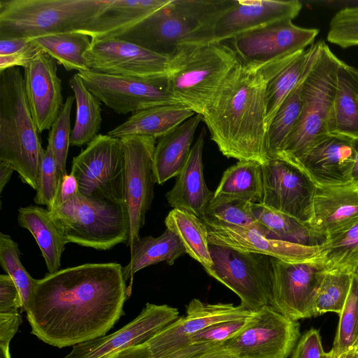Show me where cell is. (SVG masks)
Instances as JSON below:
<instances>
[{
    "label": "cell",
    "mask_w": 358,
    "mask_h": 358,
    "mask_svg": "<svg viewBox=\"0 0 358 358\" xmlns=\"http://www.w3.org/2000/svg\"><path fill=\"white\" fill-rule=\"evenodd\" d=\"M129 295L122 266L87 263L36 280L25 310L31 333L59 348L106 335Z\"/></svg>",
    "instance_id": "6da1fadb"
},
{
    "label": "cell",
    "mask_w": 358,
    "mask_h": 358,
    "mask_svg": "<svg viewBox=\"0 0 358 358\" xmlns=\"http://www.w3.org/2000/svg\"><path fill=\"white\" fill-rule=\"evenodd\" d=\"M303 52L260 68L239 62L227 75L201 115L211 139L223 155L260 164L268 160L266 85Z\"/></svg>",
    "instance_id": "7a4b0ae2"
},
{
    "label": "cell",
    "mask_w": 358,
    "mask_h": 358,
    "mask_svg": "<svg viewBox=\"0 0 358 358\" xmlns=\"http://www.w3.org/2000/svg\"><path fill=\"white\" fill-rule=\"evenodd\" d=\"M18 67L0 71V160L10 164L21 180L36 189L45 154Z\"/></svg>",
    "instance_id": "3957f363"
},
{
    "label": "cell",
    "mask_w": 358,
    "mask_h": 358,
    "mask_svg": "<svg viewBox=\"0 0 358 358\" xmlns=\"http://www.w3.org/2000/svg\"><path fill=\"white\" fill-rule=\"evenodd\" d=\"M227 2L171 0L115 38L172 57L185 45L204 43L211 23Z\"/></svg>",
    "instance_id": "277c9868"
},
{
    "label": "cell",
    "mask_w": 358,
    "mask_h": 358,
    "mask_svg": "<svg viewBox=\"0 0 358 358\" xmlns=\"http://www.w3.org/2000/svg\"><path fill=\"white\" fill-rule=\"evenodd\" d=\"M238 62L232 48L222 42L185 45L171 57L169 90L179 104L202 115Z\"/></svg>",
    "instance_id": "5b68a950"
},
{
    "label": "cell",
    "mask_w": 358,
    "mask_h": 358,
    "mask_svg": "<svg viewBox=\"0 0 358 358\" xmlns=\"http://www.w3.org/2000/svg\"><path fill=\"white\" fill-rule=\"evenodd\" d=\"M315 45L303 81L301 115L275 157L294 162L329 134L327 125L341 60L324 41Z\"/></svg>",
    "instance_id": "8992f818"
},
{
    "label": "cell",
    "mask_w": 358,
    "mask_h": 358,
    "mask_svg": "<svg viewBox=\"0 0 358 358\" xmlns=\"http://www.w3.org/2000/svg\"><path fill=\"white\" fill-rule=\"evenodd\" d=\"M108 0H0V39L80 31Z\"/></svg>",
    "instance_id": "52a82bcc"
},
{
    "label": "cell",
    "mask_w": 358,
    "mask_h": 358,
    "mask_svg": "<svg viewBox=\"0 0 358 358\" xmlns=\"http://www.w3.org/2000/svg\"><path fill=\"white\" fill-rule=\"evenodd\" d=\"M48 210L67 243L106 250L128 241L129 217L125 203L90 199L79 192Z\"/></svg>",
    "instance_id": "ba28073f"
},
{
    "label": "cell",
    "mask_w": 358,
    "mask_h": 358,
    "mask_svg": "<svg viewBox=\"0 0 358 358\" xmlns=\"http://www.w3.org/2000/svg\"><path fill=\"white\" fill-rule=\"evenodd\" d=\"M70 173L84 196L125 203V157L120 138L97 135L73 159Z\"/></svg>",
    "instance_id": "9c48e42d"
},
{
    "label": "cell",
    "mask_w": 358,
    "mask_h": 358,
    "mask_svg": "<svg viewBox=\"0 0 358 358\" xmlns=\"http://www.w3.org/2000/svg\"><path fill=\"white\" fill-rule=\"evenodd\" d=\"M213 265L205 269L240 299L244 308L255 311L271 305L272 257L210 244Z\"/></svg>",
    "instance_id": "30bf717a"
},
{
    "label": "cell",
    "mask_w": 358,
    "mask_h": 358,
    "mask_svg": "<svg viewBox=\"0 0 358 358\" xmlns=\"http://www.w3.org/2000/svg\"><path fill=\"white\" fill-rule=\"evenodd\" d=\"M299 336V322L268 305L252 311L223 346L234 358H287Z\"/></svg>",
    "instance_id": "8fae6325"
},
{
    "label": "cell",
    "mask_w": 358,
    "mask_h": 358,
    "mask_svg": "<svg viewBox=\"0 0 358 358\" xmlns=\"http://www.w3.org/2000/svg\"><path fill=\"white\" fill-rule=\"evenodd\" d=\"M87 89L106 106L119 114L135 113L148 108L179 104L169 87L167 76L136 78L80 71Z\"/></svg>",
    "instance_id": "7c38bea8"
},
{
    "label": "cell",
    "mask_w": 358,
    "mask_h": 358,
    "mask_svg": "<svg viewBox=\"0 0 358 358\" xmlns=\"http://www.w3.org/2000/svg\"><path fill=\"white\" fill-rule=\"evenodd\" d=\"M271 306L289 318L298 320L316 316L317 294L328 271L318 258L299 262L271 259Z\"/></svg>",
    "instance_id": "4fadbf2b"
},
{
    "label": "cell",
    "mask_w": 358,
    "mask_h": 358,
    "mask_svg": "<svg viewBox=\"0 0 358 358\" xmlns=\"http://www.w3.org/2000/svg\"><path fill=\"white\" fill-rule=\"evenodd\" d=\"M264 196L262 204L310 224L317 185L296 163L281 157L262 164Z\"/></svg>",
    "instance_id": "5bb4252c"
},
{
    "label": "cell",
    "mask_w": 358,
    "mask_h": 358,
    "mask_svg": "<svg viewBox=\"0 0 358 358\" xmlns=\"http://www.w3.org/2000/svg\"><path fill=\"white\" fill-rule=\"evenodd\" d=\"M125 157L124 202L129 217L130 248L140 238L139 233L154 197L156 183L153 155L156 139L144 136H126L120 138Z\"/></svg>",
    "instance_id": "9a60e30c"
},
{
    "label": "cell",
    "mask_w": 358,
    "mask_h": 358,
    "mask_svg": "<svg viewBox=\"0 0 358 358\" xmlns=\"http://www.w3.org/2000/svg\"><path fill=\"white\" fill-rule=\"evenodd\" d=\"M318 33L317 29L296 26L291 20H282L234 38L232 49L241 63L260 68L304 51L313 44Z\"/></svg>",
    "instance_id": "2e32d148"
},
{
    "label": "cell",
    "mask_w": 358,
    "mask_h": 358,
    "mask_svg": "<svg viewBox=\"0 0 358 358\" xmlns=\"http://www.w3.org/2000/svg\"><path fill=\"white\" fill-rule=\"evenodd\" d=\"M84 57L89 70L136 78L167 76L171 61V57L115 38L91 39Z\"/></svg>",
    "instance_id": "e0dca14e"
},
{
    "label": "cell",
    "mask_w": 358,
    "mask_h": 358,
    "mask_svg": "<svg viewBox=\"0 0 358 358\" xmlns=\"http://www.w3.org/2000/svg\"><path fill=\"white\" fill-rule=\"evenodd\" d=\"M302 6L297 0H228L211 23L205 43L231 40L275 22L292 20Z\"/></svg>",
    "instance_id": "ac0fdd59"
},
{
    "label": "cell",
    "mask_w": 358,
    "mask_h": 358,
    "mask_svg": "<svg viewBox=\"0 0 358 358\" xmlns=\"http://www.w3.org/2000/svg\"><path fill=\"white\" fill-rule=\"evenodd\" d=\"M178 317L179 312L176 308L147 303L140 314L121 329L73 346L64 358H103L145 343Z\"/></svg>",
    "instance_id": "d6986e66"
},
{
    "label": "cell",
    "mask_w": 358,
    "mask_h": 358,
    "mask_svg": "<svg viewBox=\"0 0 358 358\" xmlns=\"http://www.w3.org/2000/svg\"><path fill=\"white\" fill-rule=\"evenodd\" d=\"M251 313L241 305L207 303L193 299L187 306L185 315L178 317L145 343L148 354H163L188 345L192 336L208 327L220 322L245 319Z\"/></svg>",
    "instance_id": "ffe728a7"
},
{
    "label": "cell",
    "mask_w": 358,
    "mask_h": 358,
    "mask_svg": "<svg viewBox=\"0 0 358 358\" xmlns=\"http://www.w3.org/2000/svg\"><path fill=\"white\" fill-rule=\"evenodd\" d=\"M56 62L41 51L23 68L27 103L40 133L50 129L64 104Z\"/></svg>",
    "instance_id": "44dd1931"
},
{
    "label": "cell",
    "mask_w": 358,
    "mask_h": 358,
    "mask_svg": "<svg viewBox=\"0 0 358 358\" xmlns=\"http://www.w3.org/2000/svg\"><path fill=\"white\" fill-rule=\"evenodd\" d=\"M210 244L241 252L265 255L287 262L317 259L320 246H307L269 238L255 228H244L203 220Z\"/></svg>",
    "instance_id": "7402d4cb"
},
{
    "label": "cell",
    "mask_w": 358,
    "mask_h": 358,
    "mask_svg": "<svg viewBox=\"0 0 358 358\" xmlns=\"http://www.w3.org/2000/svg\"><path fill=\"white\" fill-rule=\"evenodd\" d=\"M355 157L352 138L329 134L294 162L316 185H335L351 182Z\"/></svg>",
    "instance_id": "603a6c76"
},
{
    "label": "cell",
    "mask_w": 358,
    "mask_h": 358,
    "mask_svg": "<svg viewBox=\"0 0 358 358\" xmlns=\"http://www.w3.org/2000/svg\"><path fill=\"white\" fill-rule=\"evenodd\" d=\"M358 222V187L352 182L317 185L310 227L327 237L333 236Z\"/></svg>",
    "instance_id": "cb8c5ba5"
},
{
    "label": "cell",
    "mask_w": 358,
    "mask_h": 358,
    "mask_svg": "<svg viewBox=\"0 0 358 358\" xmlns=\"http://www.w3.org/2000/svg\"><path fill=\"white\" fill-rule=\"evenodd\" d=\"M205 133L204 129L201 131L176 184L166 194V200L173 208L187 212L201 220L204 218L206 210L213 196L203 176Z\"/></svg>",
    "instance_id": "d4e9b609"
},
{
    "label": "cell",
    "mask_w": 358,
    "mask_h": 358,
    "mask_svg": "<svg viewBox=\"0 0 358 358\" xmlns=\"http://www.w3.org/2000/svg\"><path fill=\"white\" fill-rule=\"evenodd\" d=\"M170 1L108 0L99 14L79 32L92 40L117 38Z\"/></svg>",
    "instance_id": "484cf974"
},
{
    "label": "cell",
    "mask_w": 358,
    "mask_h": 358,
    "mask_svg": "<svg viewBox=\"0 0 358 358\" xmlns=\"http://www.w3.org/2000/svg\"><path fill=\"white\" fill-rule=\"evenodd\" d=\"M202 121L198 113L159 138L153 155V171L156 183L162 185L178 176L188 159L195 132Z\"/></svg>",
    "instance_id": "4316f807"
},
{
    "label": "cell",
    "mask_w": 358,
    "mask_h": 358,
    "mask_svg": "<svg viewBox=\"0 0 358 358\" xmlns=\"http://www.w3.org/2000/svg\"><path fill=\"white\" fill-rule=\"evenodd\" d=\"M327 127L329 134L358 138V70L341 60Z\"/></svg>",
    "instance_id": "83f0119b"
},
{
    "label": "cell",
    "mask_w": 358,
    "mask_h": 358,
    "mask_svg": "<svg viewBox=\"0 0 358 358\" xmlns=\"http://www.w3.org/2000/svg\"><path fill=\"white\" fill-rule=\"evenodd\" d=\"M196 114L181 104L157 106L139 110L107 134L120 138L126 136L161 138Z\"/></svg>",
    "instance_id": "f1b7e54d"
},
{
    "label": "cell",
    "mask_w": 358,
    "mask_h": 358,
    "mask_svg": "<svg viewBox=\"0 0 358 358\" xmlns=\"http://www.w3.org/2000/svg\"><path fill=\"white\" fill-rule=\"evenodd\" d=\"M17 222L34 236L49 273L58 271L65 245L68 243L50 211L38 205L20 208Z\"/></svg>",
    "instance_id": "f546056e"
},
{
    "label": "cell",
    "mask_w": 358,
    "mask_h": 358,
    "mask_svg": "<svg viewBox=\"0 0 358 358\" xmlns=\"http://www.w3.org/2000/svg\"><path fill=\"white\" fill-rule=\"evenodd\" d=\"M129 249L131 259L122 267V274L124 280L131 279V282L134 275L140 270L162 262L171 266L186 254L178 236L167 228L158 237L149 236L138 239Z\"/></svg>",
    "instance_id": "4dcf8cb0"
},
{
    "label": "cell",
    "mask_w": 358,
    "mask_h": 358,
    "mask_svg": "<svg viewBox=\"0 0 358 358\" xmlns=\"http://www.w3.org/2000/svg\"><path fill=\"white\" fill-rule=\"evenodd\" d=\"M264 196L262 164L255 161H238L222 174L213 199H240L261 203Z\"/></svg>",
    "instance_id": "1f68e13d"
},
{
    "label": "cell",
    "mask_w": 358,
    "mask_h": 358,
    "mask_svg": "<svg viewBox=\"0 0 358 358\" xmlns=\"http://www.w3.org/2000/svg\"><path fill=\"white\" fill-rule=\"evenodd\" d=\"M254 215L272 238L307 246H321L327 237L315 231L310 224L269 208L262 203H253Z\"/></svg>",
    "instance_id": "d6a6232c"
},
{
    "label": "cell",
    "mask_w": 358,
    "mask_h": 358,
    "mask_svg": "<svg viewBox=\"0 0 358 358\" xmlns=\"http://www.w3.org/2000/svg\"><path fill=\"white\" fill-rule=\"evenodd\" d=\"M69 85L73 92L76 106L71 145L81 147L89 144L99 135L102 122L101 104L78 73L70 78Z\"/></svg>",
    "instance_id": "836d02e7"
},
{
    "label": "cell",
    "mask_w": 358,
    "mask_h": 358,
    "mask_svg": "<svg viewBox=\"0 0 358 358\" xmlns=\"http://www.w3.org/2000/svg\"><path fill=\"white\" fill-rule=\"evenodd\" d=\"M164 223L167 229L178 236L186 254L201 264L204 270L213 265L208 231L202 220L187 212L173 208L166 217Z\"/></svg>",
    "instance_id": "e575fe53"
},
{
    "label": "cell",
    "mask_w": 358,
    "mask_h": 358,
    "mask_svg": "<svg viewBox=\"0 0 358 358\" xmlns=\"http://www.w3.org/2000/svg\"><path fill=\"white\" fill-rule=\"evenodd\" d=\"M30 41L66 71L89 70L84 57L91 45V38L87 35L79 31L64 32L42 36Z\"/></svg>",
    "instance_id": "d590c367"
},
{
    "label": "cell",
    "mask_w": 358,
    "mask_h": 358,
    "mask_svg": "<svg viewBox=\"0 0 358 358\" xmlns=\"http://www.w3.org/2000/svg\"><path fill=\"white\" fill-rule=\"evenodd\" d=\"M315 48L300 82L281 103L268 127L266 136V152L268 159L278 155L299 118L302 109L303 81L314 56Z\"/></svg>",
    "instance_id": "8d00e7d4"
},
{
    "label": "cell",
    "mask_w": 358,
    "mask_h": 358,
    "mask_svg": "<svg viewBox=\"0 0 358 358\" xmlns=\"http://www.w3.org/2000/svg\"><path fill=\"white\" fill-rule=\"evenodd\" d=\"M315 48V43L312 44L268 82L266 90L267 129L278 108L302 78Z\"/></svg>",
    "instance_id": "74e56055"
},
{
    "label": "cell",
    "mask_w": 358,
    "mask_h": 358,
    "mask_svg": "<svg viewBox=\"0 0 358 358\" xmlns=\"http://www.w3.org/2000/svg\"><path fill=\"white\" fill-rule=\"evenodd\" d=\"M328 271H358V222L327 239L317 257Z\"/></svg>",
    "instance_id": "f35d334b"
},
{
    "label": "cell",
    "mask_w": 358,
    "mask_h": 358,
    "mask_svg": "<svg viewBox=\"0 0 358 358\" xmlns=\"http://www.w3.org/2000/svg\"><path fill=\"white\" fill-rule=\"evenodd\" d=\"M253 203L240 199H212L202 220L244 228H255L271 238L268 231L257 220Z\"/></svg>",
    "instance_id": "ab89813d"
},
{
    "label": "cell",
    "mask_w": 358,
    "mask_h": 358,
    "mask_svg": "<svg viewBox=\"0 0 358 358\" xmlns=\"http://www.w3.org/2000/svg\"><path fill=\"white\" fill-rule=\"evenodd\" d=\"M339 315L333 348V358L358 346V271L352 273L351 287Z\"/></svg>",
    "instance_id": "60d3db41"
},
{
    "label": "cell",
    "mask_w": 358,
    "mask_h": 358,
    "mask_svg": "<svg viewBox=\"0 0 358 358\" xmlns=\"http://www.w3.org/2000/svg\"><path fill=\"white\" fill-rule=\"evenodd\" d=\"M18 244L11 237L0 233V264L17 287L22 309L26 310L31 299L36 279H34L22 265Z\"/></svg>",
    "instance_id": "b9f144b4"
},
{
    "label": "cell",
    "mask_w": 358,
    "mask_h": 358,
    "mask_svg": "<svg viewBox=\"0 0 358 358\" xmlns=\"http://www.w3.org/2000/svg\"><path fill=\"white\" fill-rule=\"evenodd\" d=\"M352 273L341 271H327L322 281L315 300L316 315L329 312L339 315L348 296Z\"/></svg>",
    "instance_id": "7bdbcfd3"
},
{
    "label": "cell",
    "mask_w": 358,
    "mask_h": 358,
    "mask_svg": "<svg viewBox=\"0 0 358 358\" xmlns=\"http://www.w3.org/2000/svg\"><path fill=\"white\" fill-rule=\"evenodd\" d=\"M74 96H69L62 109L52 124L48 134V145L50 148L62 176L66 173V159L71 145V113Z\"/></svg>",
    "instance_id": "ee69618b"
},
{
    "label": "cell",
    "mask_w": 358,
    "mask_h": 358,
    "mask_svg": "<svg viewBox=\"0 0 358 358\" xmlns=\"http://www.w3.org/2000/svg\"><path fill=\"white\" fill-rule=\"evenodd\" d=\"M62 178L51 149L47 145L40 168L34 203L50 209L57 196Z\"/></svg>",
    "instance_id": "f6af8a7d"
},
{
    "label": "cell",
    "mask_w": 358,
    "mask_h": 358,
    "mask_svg": "<svg viewBox=\"0 0 358 358\" xmlns=\"http://www.w3.org/2000/svg\"><path fill=\"white\" fill-rule=\"evenodd\" d=\"M327 38L343 48L358 45V6L344 8L334 15Z\"/></svg>",
    "instance_id": "bcb514c9"
},
{
    "label": "cell",
    "mask_w": 358,
    "mask_h": 358,
    "mask_svg": "<svg viewBox=\"0 0 358 358\" xmlns=\"http://www.w3.org/2000/svg\"><path fill=\"white\" fill-rule=\"evenodd\" d=\"M247 318L227 320L212 324L192 336L188 344H223L243 327Z\"/></svg>",
    "instance_id": "7dc6e473"
},
{
    "label": "cell",
    "mask_w": 358,
    "mask_h": 358,
    "mask_svg": "<svg viewBox=\"0 0 358 358\" xmlns=\"http://www.w3.org/2000/svg\"><path fill=\"white\" fill-rule=\"evenodd\" d=\"M228 353L223 344H190L169 352L150 355L145 358H216Z\"/></svg>",
    "instance_id": "c3c4849f"
},
{
    "label": "cell",
    "mask_w": 358,
    "mask_h": 358,
    "mask_svg": "<svg viewBox=\"0 0 358 358\" xmlns=\"http://www.w3.org/2000/svg\"><path fill=\"white\" fill-rule=\"evenodd\" d=\"M327 355L319 331L310 329L299 338L291 358H326Z\"/></svg>",
    "instance_id": "681fc988"
},
{
    "label": "cell",
    "mask_w": 358,
    "mask_h": 358,
    "mask_svg": "<svg viewBox=\"0 0 358 358\" xmlns=\"http://www.w3.org/2000/svg\"><path fill=\"white\" fill-rule=\"evenodd\" d=\"M22 309L19 290L8 274L0 275V313H16Z\"/></svg>",
    "instance_id": "f907efd6"
},
{
    "label": "cell",
    "mask_w": 358,
    "mask_h": 358,
    "mask_svg": "<svg viewBox=\"0 0 358 358\" xmlns=\"http://www.w3.org/2000/svg\"><path fill=\"white\" fill-rule=\"evenodd\" d=\"M41 50L31 41L24 49L8 55L0 56V71L15 68L25 67Z\"/></svg>",
    "instance_id": "816d5d0a"
},
{
    "label": "cell",
    "mask_w": 358,
    "mask_h": 358,
    "mask_svg": "<svg viewBox=\"0 0 358 358\" xmlns=\"http://www.w3.org/2000/svg\"><path fill=\"white\" fill-rule=\"evenodd\" d=\"M21 323L22 317L19 313H0V346L9 347Z\"/></svg>",
    "instance_id": "f5cc1de1"
},
{
    "label": "cell",
    "mask_w": 358,
    "mask_h": 358,
    "mask_svg": "<svg viewBox=\"0 0 358 358\" xmlns=\"http://www.w3.org/2000/svg\"><path fill=\"white\" fill-rule=\"evenodd\" d=\"M78 192L79 189L76 178L71 173H66L62 178L57 196L53 206L66 201Z\"/></svg>",
    "instance_id": "db71d44e"
},
{
    "label": "cell",
    "mask_w": 358,
    "mask_h": 358,
    "mask_svg": "<svg viewBox=\"0 0 358 358\" xmlns=\"http://www.w3.org/2000/svg\"><path fill=\"white\" fill-rule=\"evenodd\" d=\"M30 43L26 38H3L0 39V56L15 53L25 48Z\"/></svg>",
    "instance_id": "11a10c76"
},
{
    "label": "cell",
    "mask_w": 358,
    "mask_h": 358,
    "mask_svg": "<svg viewBox=\"0 0 358 358\" xmlns=\"http://www.w3.org/2000/svg\"><path fill=\"white\" fill-rule=\"evenodd\" d=\"M147 348L144 343L120 350L103 358H145Z\"/></svg>",
    "instance_id": "9f6ffc18"
},
{
    "label": "cell",
    "mask_w": 358,
    "mask_h": 358,
    "mask_svg": "<svg viewBox=\"0 0 358 358\" xmlns=\"http://www.w3.org/2000/svg\"><path fill=\"white\" fill-rule=\"evenodd\" d=\"M15 169L8 163L0 160V193L9 182Z\"/></svg>",
    "instance_id": "6f0895ef"
},
{
    "label": "cell",
    "mask_w": 358,
    "mask_h": 358,
    "mask_svg": "<svg viewBox=\"0 0 358 358\" xmlns=\"http://www.w3.org/2000/svg\"><path fill=\"white\" fill-rule=\"evenodd\" d=\"M353 146L355 157L351 173V182L358 187V138L353 139Z\"/></svg>",
    "instance_id": "680465c9"
},
{
    "label": "cell",
    "mask_w": 358,
    "mask_h": 358,
    "mask_svg": "<svg viewBox=\"0 0 358 358\" xmlns=\"http://www.w3.org/2000/svg\"><path fill=\"white\" fill-rule=\"evenodd\" d=\"M337 358H358V352L355 350H349L341 354Z\"/></svg>",
    "instance_id": "91938a15"
},
{
    "label": "cell",
    "mask_w": 358,
    "mask_h": 358,
    "mask_svg": "<svg viewBox=\"0 0 358 358\" xmlns=\"http://www.w3.org/2000/svg\"><path fill=\"white\" fill-rule=\"evenodd\" d=\"M0 358H11L9 347L0 346Z\"/></svg>",
    "instance_id": "94428289"
},
{
    "label": "cell",
    "mask_w": 358,
    "mask_h": 358,
    "mask_svg": "<svg viewBox=\"0 0 358 358\" xmlns=\"http://www.w3.org/2000/svg\"><path fill=\"white\" fill-rule=\"evenodd\" d=\"M216 358H234V357H232L231 355H230L229 353H227L225 355H223L220 356V357H216Z\"/></svg>",
    "instance_id": "6125c7cd"
},
{
    "label": "cell",
    "mask_w": 358,
    "mask_h": 358,
    "mask_svg": "<svg viewBox=\"0 0 358 358\" xmlns=\"http://www.w3.org/2000/svg\"><path fill=\"white\" fill-rule=\"evenodd\" d=\"M326 358H333L332 357V353H331V351L327 352V357Z\"/></svg>",
    "instance_id": "be15d7a7"
},
{
    "label": "cell",
    "mask_w": 358,
    "mask_h": 358,
    "mask_svg": "<svg viewBox=\"0 0 358 358\" xmlns=\"http://www.w3.org/2000/svg\"><path fill=\"white\" fill-rule=\"evenodd\" d=\"M355 350L358 352V346L355 349Z\"/></svg>",
    "instance_id": "e7e4bbea"
}]
</instances>
